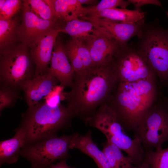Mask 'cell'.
I'll return each instance as SVG.
<instances>
[{
	"label": "cell",
	"mask_w": 168,
	"mask_h": 168,
	"mask_svg": "<svg viewBox=\"0 0 168 168\" xmlns=\"http://www.w3.org/2000/svg\"><path fill=\"white\" fill-rule=\"evenodd\" d=\"M46 168H75L68 166L66 161V159L61 160L56 164H51Z\"/></svg>",
	"instance_id": "f546056e"
},
{
	"label": "cell",
	"mask_w": 168,
	"mask_h": 168,
	"mask_svg": "<svg viewBox=\"0 0 168 168\" xmlns=\"http://www.w3.org/2000/svg\"><path fill=\"white\" fill-rule=\"evenodd\" d=\"M23 1L5 0L3 5L0 7V20L12 19L22 9Z\"/></svg>",
	"instance_id": "4316f807"
},
{
	"label": "cell",
	"mask_w": 168,
	"mask_h": 168,
	"mask_svg": "<svg viewBox=\"0 0 168 168\" xmlns=\"http://www.w3.org/2000/svg\"><path fill=\"white\" fill-rule=\"evenodd\" d=\"M134 46L151 69L163 80L168 79V30L144 24Z\"/></svg>",
	"instance_id": "8992f818"
},
{
	"label": "cell",
	"mask_w": 168,
	"mask_h": 168,
	"mask_svg": "<svg viewBox=\"0 0 168 168\" xmlns=\"http://www.w3.org/2000/svg\"><path fill=\"white\" fill-rule=\"evenodd\" d=\"M109 65L118 82H133L151 76V69L133 44L120 45Z\"/></svg>",
	"instance_id": "ba28073f"
},
{
	"label": "cell",
	"mask_w": 168,
	"mask_h": 168,
	"mask_svg": "<svg viewBox=\"0 0 168 168\" xmlns=\"http://www.w3.org/2000/svg\"><path fill=\"white\" fill-rule=\"evenodd\" d=\"M63 23L59 27L61 32L67 34L71 39L80 40L84 44L98 36L109 33L94 22L87 20L78 19Z\"/></svg>",
	"instance_id": "2e32d148"
},
{
	"label": "cell",
	"mask_w": 168,
	"mask_h": 168,
	"mask_svg": "<svg viewBox=\"0 0 168 168\" xmlns=\"http://www.w3.org/2000/svg\"><path fill=\"white\" fill-rule=\"evenodd\" d=\"M95 66L105 67L111 61L121 45L109 33L98 36L85 44Z\"/></svg>",
	"instance_id": "5bb4252c"
},
{
	"label": "cell",
	"mask_w": 168,
	"mask_h": 168,
	"mask_svg": "<svg viewBox=\"0 0 168 168\" xmlns=\"http://www.w3.org/2000/svg\"><path fill=\"white\" fill-rule=\"evenodd\" d=\"M86 125L99 130L106 141L124 151L136 166L144 161L145 151L139 139L135 135L131 138L116 114L106 103L101 105L87 121Z\"/></svg>",
	"instance_id": "277c9868"
},
{
	"label": "cell",
	"mask_w": 168,
	"mask_h": 168,
	"mask_svg": "<svg viewBox=\"0 0 168 168\" xmlns=\"http://www.w3.org/2000/svg\"><path fill=\"white\" fill-rule=\"evenodd\" d=\"M80 19L91 21L109 33L122 45H126L133 37L142 34L144 24H129L100 18L84 16Z\"/></svg>",
	"instance_id": "9a60e30c"
},
{
	"label": "cell",
	"mask_w": 168,
	"mask_h": 168,
	"mask_svg": "<svg viewBox=\"0 0 168 168\" xmlns=\"http://www.w3.org/2000/svg\"><path fill=\"white\" fill-rule=\"evenodd\" d=\"M64 46L67 55L74 73L84 72L96 67L89 51L84 43L71 39Z\"/></svg>",
	"instance_id": "e0dca14e"
},
{
	"label": "cell",
	"mask_w": 168,
	"mask_h": 168,
	"mask_svg": "<svg viewBox=\"0 0 168 168\" xmlns=\"http://www.w3.org/2000/svg\"><path fill=\"white\" fill-rule=\"evenodd\" d=\"M134 6L135 10L141 11L140 7L142 6L147 4H152L162 7L160 1L157 0H128Z\"/></svg>",
	"instance_id": "f1b7e54d"
},
{
	"label": "cell",
	"mask_w": 168,
	"mask_h": 168,
	"mask_svg": "<svg viewBox=\"0 0 168 168\" xmlns=\"http://www.w3.org/2000/svg\"><path fill=\"white\" fill-rule=\"evenodd\" d=\"M150 79L118 82L107 102L126 131L134 132L151 108L154 88Z\"/></svg>",
	"instance_id": "7a4b0ae2"
},
{
	"label": "cell",
	"mask_w": 168,
	"mask_h": 168,
	"mask_svg": "<svg viewBox=\"0 0 168 168\" xmlns=\"http://www.w3.org/2000/svg\"><path fill=\"white\" fill-rule=\"evenodd\" d=\"M59 83L47 71L36 76L27 81L21 90L24 93V97L28 107L34 106L47 96Z\"/></svg>",
	"instance_id": "7c38bea8"
},
{
	"label": "cell",
	"mask_w": 168,
	"mask_h": 168,
	"mask_svg": "<svg viewBox=\"0 0 168 168\" xmlns=\"http://www.w3.org/2000/svg\"><path fill=\"white\" fill-rule=\"evenodd\" d=\"M130 3L128 0H102L96 5L86 7L87 12L86 16L91 13L105 9L117 8L118 7H120L121 8L126 9V7Z\"/></svg>",
	"instance_id": "83f0119b"
},
{
	"label": "cell",
	"mask_w": 168,
	"mask_h": 168,
	"mask_svg": "<svg viewBox=\"0 0 168 168\" xmlns=\"http://www.w3.org/2000/svg\"><path fill=\"white\" fill-rule=\"evenodd\" d=\"M72 134L56 135L33 143L21 150L20 155L31 164V168H46L57 160L69 157Z\"/></svg>",
	"instance_id": "52a82bcc"
},
{
	"label": "cell",
	"mask_w": 168,
	"mask_h": 168,
	"mask_svg": "<svg viewBox=\"0 0 168 168\" xmlns=\"http://www.w3.org/2000/svg\"><path fill=\"white\" fill-rule=\"evenodd\" d=\"M165 107L166 108L167 112H168V102H167V104L165 106Z\"/></svg>",
	"instance_id": "d6a6232c"
},
{
	"label": "cell",
	"mask_w": 168,
	"mask_h": 168,
	"mask_svg": "<svg viewBox=\"0 0 168 168\" xmlns=\"http://www.w3.org/2000/svg\"><path fill=\"white\" fill-rule=\"evenodd\" d=\"M166 14H167V15L168 17V12H166Z\"/></svg>",
	"instance_id": "836d02e7"
},
{
	"label": "cell",
	"mask_w": 168,
	"mask_h": 168,
	"mask_svg": "<svg viewBox=\"0 0 168 168\" xmlns=\"http://www.w3.org/2000/svg\"><path fill=\"white\" fill-rule=\"evenodd\" d=\"M60 32L59 27L56 28L43 36L29 48L35 65L34 76L42 74L48 70L54 45Z\"/></svg>",
	"instance_id": "4fadbf2b"
},
{
	"label": "cell",
	"mask_w": 168,
	"mask_h": 168,
	"mask_svg": "<svg viewBox=\"0 0 168 168\" xmlns=\"http://www.w3.org/2000/svg\"><path fill=\"white\" fill-rule=\"evenodd\" d=\"M21 20L15 16L8 20H0V51L15 45L17 41V31Z\"/></svg>",
	"instance_id": "7402d4cb"
},
{
	"label": "cell",
	"mask_w": 168,
	"mask_h": 168,
	"mask_svg": "<svg viewBox=\"0 0 168 168\" xmlns=\"http://www.w3.org/2000/svg\"><path fill=\"white\" fill-rule=\"evenodd\" d=\"M19 91L11 87L0 84V111L13 106L19 98Z\"/></svg>",
	"instance_id": "484cf974"
},
{
	"label": "cell",
	"mask_w": 168,
	"mask_h": 168,
	"mask_svg": "<svg viewBox=\"0 0 168 168\" xmlns=\"http://www.w3.org/2000/svg\"><path fill=\"white\" fill-rule=\"evenodd\" d=\"M27 1L32 11L39 18L47 20H58L55 18L52 9L45 0Z\"/></svg>",
	"instance_id": "d4e9b609"
},
{
	"label": "cell",
	"mask_w": 168,
	"mask_h": 168,
	"mask_svg": "<svg viewBox=\"0 0 168 168\" xmlns=\"http://www.w3.org/2000/svg\"><path fill=\"white\" fill-rule=\"evenodd\" d=\"M47 71L56 78L59 85L72 88L74 83V70L68 58L64 44L57 39Z\"/></svg>",
	"instance_id": "8fae6325"
},
{
	"label": "cell",
	"mask_w": 168,
	"mask_h": 168,
	"mask_svg": "<svg viewBox=\"0 0 168 168\" xmlns=\"http://www.w3.org/2000/svg\"><path fill=\"white\" fill-rule=\"evenodd\" d=\"M22 1L21 18L17 34L19 41L30 48L44 35L58 27L59 22L39 18L32 11L27 0Z\"/></svg>",
	"instance_id": "30bf717a"
},
{
	"label": "cell",
	"mask_w": 168,
	"mask_h": 168,
	"mask_svg": "<svg viewBox=\"0 0 168 168\" xmlns=\"http://www.w3.org/2000/svg\"><path fill=\"white\" fill-rule=\"evenodd\" d=\"M27 142L26 131L22 126L17 129L11 138L0 143V165L12 164L17 162L21 149Z\"/></svg>",
	"instance_id": "ffe728a7"
},
{
	"label": "cell",
	"mask_w": 168,
	"mask_h": 168,
	"mask_svg": "<svg viewBox=\"0 0 168 168\" xmlns=\"http://www.w3.org/2000/svg\"><path fill=\"white\" fill-rule=\"evenodd\" d=\"M78 1L82 5L85 4L93 6L98 3V1L96 0H78Z\"/></svg>",
	"instance_id": "4dcf8cb0"
},
{
	"label": "cell",
	"mask_w": 168,
	"mask_h": 168,
	"mask_svg": "<svg viewBox=\"0 0 168 168\" xmlns=\"http://www.w3.org/2000/svg\"><path fill=\"white\" fill-rule=\"evenodd\" d=\"M135 166L136 168H151L149 164L145 160Z\"/></svg>",
	"instance_id": "1f68e13d"
},
{
	"label": "cell",
	"mask_w": 168,
	"mask_h": 168,
	"mask_svg": "<svg viewBox=\"0 0 168 168\" xmlns=\"http://www.w3.org/2000/svg\"><path fill=\"white\" fill-rule=\"evenodd\" d=\"M35 65L30 49L21 43L0 51V84L18 91L34 76Z\"/></svg>",
	"instance_id": "5b68a950"
},
{
	"label": "cell",
	"mask_w": 168,
	"mask_h": 168,
	"mask_svg": "<svg viewBox=\"0 0 168 168\" xmlns=\"http://www.w3.org/2000/svg\"><path fill=\"white\" fill-rule=\"evenodd\" d=\"M75 149L92 158L99 168H111L105 153L99 149L93 141L91 131L83 135L77 133L72 134L69 149Z\"/></svg>",
	"instance_id": "ac0fdd59"
},
{
	"label": "cell",
	"mask_w": 168,
	"mask_h": 168,
	"mask_svg": "<svg viewBox=\"0 0 168 168\" xmlns=\"http://www.w3.org/2000/svg\"><path fill=\"white\" fill-rule=\"evenodd\" d=\"M73 118L67 107L60 103L52 106L40 101L28 107L22 125L26 131L27 142L33 143L56 135Z\"/></svg>",
	"instance_id": "3957f363"
},
{
	"label": "cell",
	"mask_w": 168,
	"mask_h": 168,
	"mask_svg": "<svg viewBox=\"0 0 168 168\" xmlns=\"http://www.w3.org/2000/svg\"><path fill=\"white\" fill-rule=\"evenodd\" d=\"M144 149H160L168 141V112L164 107L151 108L134 132Z\"/></svg>",
	"instance_id": "9c48e42d"
},
{
	"label": "cell",
	"mask_w": 168,
	"mask_h": 168,
	"mask_svg": "<svg viewBox=\"0 0 168 168\" xmlns=\"http://www.w3.org/2000/svg\"><path fill=\"white\" fill-rule=\"evenodd\" d=\"M145 15V12L142 11L114 8L91 13L86 16L105 18L126 23L143 24Z\"/></svg>",
	"instance_id": "44dd1931"
},
{
	"label": "cell",
	"mask_w": 168,
	"mask_h": 168,
	"mask_svg": "<svg viewBox=\"0 0 168 168\" xmlns=\"http://www.w3.org/2000/svg\"><path fill=\"white\" fill-rule=\"evenodd\" d=\"M105 153L111 168H136L131 159L124 155L121 150L106 140L102 144Z\"/></svg>",
	"instance_id": "603a6c76"
},
{
	"label": "cell",
	"mask_w": 168,
	"mask_h": 168,
	"mask_svg": "<svg viewBox=\"0 0 168 168\" xmlns=\"http://www.w3.org/2000/svg\"><path fill=\"white\" fill-rule=\"evenodd\" d=\"M52 9L55 18L61 23L79 19L87 14L78 0H46Z\"/></svg>",
	"instance_id": "d6986e66"
},
{
	"label": "cell",
	"mask_w": 168,
	"mask_h": 168,
	"mask_svg": "<svg viewBox=\"0 0 168 168\" xmlns=\"http://www.w3.org/2000/svg\"><path fill=\"white\" fill-rule=\"evenodd\" d=\"M74 83L69 92L62 91L61 100H65L74 117L85 124L98 108L106 103L118 81L109 65L74 73Z\"/></svg>",
	"instance_id": "6da1fadb"
},
{
	"label": "cell",
	"mask_w": 168,
	"mask_h": 168,
	"mask_svg": "<svg viewBox=\"0 0 168 168\" xmlns=\"http://www.w3.org/2000/svg\"><path fill=\"white\" fill-rule=\"evenodd\" d=\"M144 160L151 168H168V147L153 151H145Z\"/></svg>",
	"instance_id": "cb8c5ba5"
}]
</instances>
